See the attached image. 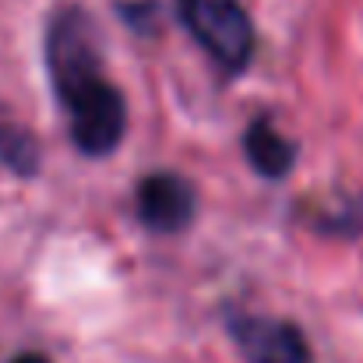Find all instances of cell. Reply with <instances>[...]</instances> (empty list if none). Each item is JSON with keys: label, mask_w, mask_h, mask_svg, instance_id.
Here are the masks:
<instances>
[{"label": "cell", "mask_w": 363, "mask_h": 363, "mask_svg": "<svg viewBox=\"0 0 363 363\" xmlns=\"http://www.w3.org/2000/svg\"><path fill=\"white\" fill-rule=\"evenodd\" d=\"M46 67L53 92L67 110L78 152H85L89 159L110 155L127 134V99L103 74L96 32L82 7H67L50 21Z\"/></svg>", "instance_id": "cell-1"}, {"label": "cell", "mask_w": 363, "mask_h": 363, "mask_svg": "<svg viewBox=\"0 0 363 363\" xmlns=\"http://www.w3.org/2000/svg\"><path fill=\"white\" fill-rule=\"evenodd\" d=\"M177 14L194 43L226 71L240 74L254 57V21L243 0H177Z\"/></svg>", "instance_id": "cell-2"}, {"label": "cell", "mask_w": 363, "mask_h": 363, "mask_svg": "<svg viewBox=\"0 0 363 363\" xmlns=\"http://www.w3.org/2000/svg\"><path fill=\"white\" fill-rule=\"evenodd\" d=\"M230 335L240 346L247 363H314L307 335L282 318L237 314L230 318Z\"/></svg>", "instance_id": "cell-3"}, {"label": "cell", "mask_w": 363, "mask_h": 363, "mask_svg": "<svg viewBox=\"0 0 363 363\" xmlns=\"http://www.w3.org/2000/svg\"><path fill=\"white\" fill-rule=\"evenodd\" d=\"M198 216V191L184 173L159 169L138 184V219L152 233H184Z\"/></svg>", "instance_id": "cell-4"}, {"label": "cell", "mask_w": 363, "mask_h": 363, "mask_svg": "<svg viewBox=\"0 0 363 363\" xmlns=\"http://www.w3.org/2000/svg\"><path fill=\"white\" fill-rule=\"evenodd\" d=\"M243 155L250 162V169L264 180H279L293 169L296 162V145L268 121V117H254L243 130Z\"/></svg>", "instance_id": "cell-5"}, {"label": "cell", "mask_w": 363, "mask_h": 363, "mask_svg": "<svg viewBox=\"0 0 363 363\" xmlns=\"http://www.w3.org/2000/svg\"><path fill=\"white\" fill-rule=\"evenodd\" d=\"M39 159H43V152H39V141L32 138V130L0 110V166L18 177H32V173H39Z\"/></svg>", "instance_id": "cell-6"}, {"label": "cell", "mask_w": 363, "mask_h": 363, "mask_svg": "<svg viewBox=\"0 0 363 363\" xmlns=\"http://www.w3.org/2000/svg\"><path fill=\"white\" fill-rule=\"evenodd\" d=\"M11 363H53V360L43 357V353H21V357H14Z\"/></svg>", "instance_id": "cell-7"}]
</instances>
